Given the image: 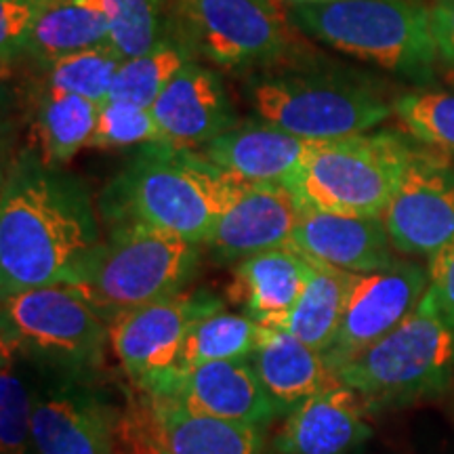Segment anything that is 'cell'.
Segmentation results:
<instances>
[{
    "mask_svg": "<svg viewBox=\"0 0 454 454\" xmlns=\"http://www.w3.org/2000/svg\"><path fill=\"white\" fill-rule=\"evenodd\" d=\"M101 240L82 181L36 150H21L0 192V294L72 284Z\"/></svg>",
    "mask_w": 454,
    "mask_h": 454,
    "instance_id": "6da1fadb",
    "label": "cell"
},
{
    "mask_svg": "<svg viewBox=\"0 0 454 454\" xmlns=\"http://www.w3.org/2000/svg\"><path fill=\"white\" fill-rule=\"evenodd\" d=\"M242 187L202 152L154 141L106 185L99 211L107 227L139 223L204 247Z\"/></svg>",
    "mask_w": 454,
    "mask_h": 454,
    "instance_id": "7a4b0ae2",
    "label": "cell"
},
{
    "mask_svg": "<svg viewBox=\"0 0 454 454\" xmlns=\"http://www.w3.org/2000/svg\"><path fill=\"white\" fill-rule=\"evenodd\" d=\"M242 89L259 121L311 141L366 133L394 110L364 74L317 61L308 51L244 74Z\"/></svg>",
    "mask_w": 454,
    "mask_h": 454,
    "instance_id": "3957f363",
    "label": "cell"
},
{
    "mask_svg": "<svg viewBox=\"0 0 454 454\" xmlns=\"http://www.w3.org/2000/svg\"><path fill=\"white\" fill-rule=\"evenodd\" d=\"M288 21L317 43L419 84L434 81L438 49L429 9L417 0H317Z\"/></svg>",
    "mask_w": 454,
    "mask_h": 454,
    "instance_id": "277c9868",
    "label": "cell"
},
{
    "mask_svg": "<svg viewBox=\"0 0 454 454\" xmlns=\"http://www.w3.org/2000/svg\"><path fill=\"white\" fill-rule=\"evenodd\" d=\"M334 379L354 389L366 411L408 406L438 397L454 383V333L429 293L411 316L360 356L340 364Z\"/></svg>",
    "mask_w": 454,
    "mask_h": 454,
    "instance_id": "5b68a950",
    "label": "cell"
},
{
    "mask_svg": "<svg viewBox=\"0 0 454 454\" xmlns=\"http://www.w3.org/2000/svg\"><path fill=\"white\" fill-rule=\"evenodd\" d=\"M200 268V244L139 223L110 227L70 286L110 325L118 316L190 284Z\"/></svg>",
    "mask_w": 454,
    "mask_h": 454,
    "instance_id": "8992f818",
    "label": "cell"
},
{
    "mask_svg": "<svg viewBox=\"0 0 454 454\" xmlns=\"http://www.w3.org/2000/svg\"><path fill=\"white\" fill-rule=\"evenodd\" d=\"M412 150L394 130L316 141L284 187L305 211L383 217Z\"/></svg>",
    "mask_w": 454,
    "mask_h": 454,
    "instance_id": "52a82bcc",
    "label": "cell"
},
{
    "mask_svg": "<svg viewBox=\"0 0 454 454\" xmlns=\"http://www.w3.org/2000/svg\"><path fill=\"white\" fill-rule=\"evenodd\" d=\"M0 316L4 337L41 371L93 377L104 364L110 325L70 284L7 294Z\"/></svg>",
    "mask_w": 454,
    "mask_h": 454,
    "instance_id": "ba28073f",
    "label": "cell"
},
{
    "mask_svg": "<svg viewBox=\"0 0 454 454\" xmlns=\"http://www.w3.org/2000/svg\"><path fill=\"white\" fill-rule=\"evenodd\" d=\"M173 38L219 70L254 72L299 53L278 0H168Z\"/></svg>",
    "mask_w": 454,
    "mask_h": 454,
    "instance_id": "9c48e42d",
    "label": "cell"
},
{
    "mask_svg": "<svg viewBox=\"0 0 454 454\" xmlns=\"http://www.w3.org/2000/svg\"><path fill=\"white\" fill-rule=\"evenodd\" d=\"M34 395V454H114L121 411L93 377L47 372Z\"/></svg>",
    "mask_w": 454,
    "mask_h": 454,
    "instance_id": "30bf717a",
    "label": "cell"
},
{
    "mask_svg": "<svg viewBox=\"0 0 454 454\" xmlns=\"http://www.w3.org/2000/svg\"><path fill=\"white\" fill-rule=\"evenodd\" d=\"M225 309L217 294L181 291L110 322V345L124 372L144 389L179 366L187 333L202 317Z\"/></svg>",
    "mask_w": 454,
    "mask_h": 454,
    "instance_id": "8fae6325",
    "label": "cell"
},
{
    "mask_svg": "<svg viewBox=\"0 0 454 454\" xmlns=\"http://www.w3.org/2000/svg\"><path fill=\"white\" fill-rule=\"evenodd\" d=\"M383 221L395 251L411 257L429 261L454 240V164L448 154L414 147Z\"/></svg>",
    "mask_w": 454,
    "mask_h": 454,
    "instance_id": "7c38bea8",
    "label": "cell"
},
{
    "mask_svg": "<svg viewBox=\"0 0 454 454\" xmlns=\"http://www.w3.org/2000/svg\"><path fill=\"white\" fill-rule=\"evenodd\" d=\"M427 288V270L406 259H395L385 270L354 274L337 337L325 351L333 374L400 326L419 308Z\"/></svg>",
    "mask_w": 454,
    "mask_h": 454,
    "instance_id": "4fadbf2b",
    "label": "cell"
},
{
    "mask_svg": "<svg viewBox=\"0 0 454 454\" xmlns=\"http://www.w3.org/2000/svg\"><path fill=\"white\" fill-rule=\"evenodd\" d=\"M141 391L145 395L170 397L192 411L223 421L253 427H268L278 414L251 360L177 366Z\"/></svg>",
    "mask_w": 454,
    "mask_h": 454,
    "instance_id": "5bb4252c",
    "label": "cell"
},
{
    "mask_svg": "<svg viewBox=\"0 0 454 454\" xmlns=\"http://www.w3.org/2000/svg\"><path fill=\"white\" fill-rule=\"evenodd\" d=\"M305 208L284 185L244 184L204 247L221 263H240L291 244Z\"/></svg>",
    "mask_w": 454,
    "mask_h": 454,
    "instance_id": "9a60e30c",
    "label": "cell"
},
{
    "mask_svg": "<svg viewBox=\"0 0 454 454\" xmlns=\"http://www.w3.org/2000/svg\"><path fill=\"white\" fill-rule=\"evenodd\" d=\"M150 110L164 141L192 150L240 124L223 76L198 59L168 82Z\"/></svg>",
    "mask_w": 454,
    "mask_h": 454,
    "instance_id": "2e32d148",
    "label": "cell"
},
{
    "mask_svg": "<svg viewBox=\"0 0 454 454\" xmlns=\"http://www.w3.org/2000/svg\"><path fill=\"white\" fill-rule=\"evenodd\" d=\"M263 429L192 411L170 397L145 395L141 434L150 454H261Z\"/></svg>",
    "mask_w": 454,
    "mask_h": 454,
    "instance_id": "e0dca14e",
    "label": "cell"
},
{
    "mask_svg": "<svg viewBox=\"0 0 454 454\" xmlns=\"http://www.w3.org/2000/svg\"><path fill=\"white\" fill-rule=\"evenodd\" d=\"M288 247L317 263L368 274L395 261L383 217L303 211Z\"/></svg>",
    "mask_w": 454,
    "mask_h": 454,
    "instance_id": "ac0fdd59",
    "label": "cell"
},
{
    "mask_svg": "<svg viewBox=\"0 0 454 454\" xmlns=\"http://www.w3.org/2000/svg\"><path fill=\"white\" fill-rule=\"evenodd\" d=\"M314 144L263 121H248L204 144L200 152L242 184L286 185Z\"/></svg>",
    "mask_w": 454,
    "mask_h": 454,
    "instance_id": "d6986e66",
    "label": "cell"
},
{
    "mask_svg": "<svg viewBox=\"0 0 454 454\" xmlns=\"http://www.w3.org/2000/svg\"><path fill=\"white\" fill-rule=\"evenodd\" d=\"M366 406L339 381L286 414L276 450L280 454H348L371 435Z\"/></svg>",
    "mask_w": 454,
    "mask_h": 454,
    "instance_id": "ffe728a7",
    "label": "cell"
},
{
    "mask_svg": "<svg viewBox=\"0 0 454 454\" xmlns=\"http://www.w3.org/2000/svg\"><path fill=\"white\" fill-rule=\"evenodd\" d=\"M251 362L278 414H291L337 381L322 351L282 328H265Z\"/></svg>",
    "mask_w": 454,
    "mask_h": 454,
    "instance_id": "44dd1931",
    "label": "cell"
},
{
    "mask_svg": "<svg viewBox=\"0 0 454 454\" xmlns=\"http://www.w3.org/2000/svg\"><path fill=\"white\" fill-rule=\"evenodd\" d=\"M311 261L291 247L242 259L234 270V299L259 325L280 328L305 291Z\"/></svg>",
    "mask_w": 454,
    "mask_h": 454,
    "instance_id": "7402d4cb",
    "label": "cell"
},
{
    "mask_svg": "<svg viewBox=\"0 0 454 454\" xmlns=\"http://www.w3.org/2000/svg\"><path fill=\"white\" fill-rule=\"evenodd\" d=\"M110 47V24L87 0H44L27 34L21 61L44 66L66 55Z\"/></svg>",
    "mask_w": 454,
    "mask_h": 454,
    "instance_id": "603a6c76",
    "label": "cell"
},
{
    "mask_svg": "<svg viewBox=\"0 0 454 454\" xmlns=\"http://www.w3.org/2000/svg\"><path fill=\"white\" fill-rule=\"evenodd\" d=\"M309 261L311 270L305 291L280 328L325 354L337 337L354 274Z\"/></svg>",
    "mask_w": 454,
    "mask_h": 454,
    "instance_id": "cb8c5ba5",
    "label": "cell"
},
{
    "mask_svg": "<svg viewBox=\"0 0 454 454\" xmlns=\"http://www.w3.org/2000/svg\"><path fill=\"white\" fill-rule=\"evenodd\" d=\"M99 104L78 95L36 90L34 133L38 154L51 164H64L82 147L93 145L99 122Z\"/></svg>",
    "mask_w": 454,
    "mask_h": 454,
    "instance_id": "d4e9b609",
    "label": "cell"
},
{
    "mask_svg": "<svg viewBox=\"0 0 454 454\" xmlns=\"http://www.w3.org/2000/svg\"><path fill=\"white\" fill-rule=\"evenodd\" d=\"M36 366L3 334L0 351V454H34L32 411L38 383Z\"/></svg>",
    "mask_w": 454,
    "mask_h": 454,
    "instance_id": "484cf974",
    "label": "cell"
},
{
    "mask_svg": "<svg viewBox=\"0 0 454 454\" xmlns=\"http://www.w3.org/2000/svg\"><path fill=\"white\" fill-rule=\"evenodd\" d=\"M263 325L247 314L219 309L198 320L187 333L181 349L179 366H196L207 362L251 360L265 334Z\"/></svg>",
    "mask_w": 454,
    "mask_h": 454,
    "instance_id": "4316f807",
    "label": "cell"
},
{
    "mask_svg": "<svg viewBox=\"0 0 454 454\" xmlns=\"http://www.w3.org/2000/svg\"><path fill=\"white\" fill-rule=\"evenodd\" d=\"M101 9L110 24V47L124 59L145 55L168 38V0H87Z\"/></svg>",
    "mask_w": 454,
    "mask_h": 454,
    "instance_id": "83f0119b",
    "label": "cell"
},
{
    "mask_svg": "<svg viewBox=\"0 0 454 454\" xmlns=\"http://www.w3.org/2000/svg\"><path fill=\"white\" fill-rule=\"evenodd\" d=\"M121 64L122 57L112 47L66 55L36 67V90L78 95L101 106L110 99L112 82Z\"/></svg>",
    "mask_w": 454,
    "mask_h": 454,
    "instance_id": "f1b7e54d",
    "label": "cell"
},
{
    "mask_svg": "<svg viewBox=\"0 0 454 454\" xmlns=\"http://www.w3.org/2000/svg\"><path fill=\"white\" fill-rule=\"evenodd\" d=\"M194 55L177 38H168L150 53L124 59L110 89V99L152 107Z\"/></svg>",
    "mask_w": 454,
    "mask_h": 454,
    "instance_id": "f546056e",
    "label": "cell"
},
{
    "mask_svg": "<svg viewBox=\"0 0 454 454\" xmlns=\"http://www.w3.org/2000/svg\"><path fill=\"white\" fill-rule=\"evenodd\" d=\"M394 112L412 139L454 154V87L411 90L394 101Z\"/></svg>",
    "mask_w": 454,
    "mask_h": 454,
    "instance_id": "4dcf8cb0",
    "label": "cell"
},
{
    "mask_svg": "<svg viewBox=\"0 0 454 454\" xmlns=\"http://www.w3.org/2000/svg\"><path fill=\"white\" fill-rule=\"evenodd\" d=\"M164 141L150 107L107 99L99 107L98 133L90 147H141Z\"/></svg>",
    "mask_w": 454,
    "mask_h": 454,
    "instance_id": "1f68e13d",
    "label": "cell"
},
{
    "mask_svg": "<svg viewBox=\"0 0 454 454\" xmlns=\"http://www.w3.org/2000/svg\"><path fill=\"white\" fill-rule=\"evenodd\" d=\"M427 293L438 303L442 316L454 333V240L427 261Z\"/></svg>",
    "mask_w": 454,
    "mask_h": 454,
    "instance_id": "d6a6232c",
    "label": "cell"
},
{
    "mask_svg": "<svg viewBox=\"0 0 454 454\" xmlns=\"http://www.w3.org/2000/svg\"><path fill=\"white\" fill-rule=\"evenodd\" d=\"M429 17L440 64L454 72V0H435Z\"/></svg>",
    "mask_w": 454,
    "mask_h": 454,
    "instance_id": "836d02e7",
    "label": "cell"
},
{
    "mask_svg": "<svg viewBox=\"0 0 454 454\" xmlns=\"http://www.w3.org/2000/svg\"><path fill=\"white\" fill-rule=\"evenodd\" d=\"M293 4H308V3H317V0H291Z\"/></svg>",
    "mask_w": 454,
    "mask_h": 454,
    "instance_id": "e575fe53",
    "label": "cell"
},
{
    "mask_svg": "<svg viewBox=\"0 0 454 454\" xmlns=\"http://www.w3.org/2000/svg\"><path fill=\"white\" fill-rule=\"evenodd\" d=\"M114 454H116V452H114Z\"/></svg>",
    "mask_w": 454,
    "mask_h": 454,
    "instance_id": "d590c367",
    "label": "cell"
}]
</instances>
